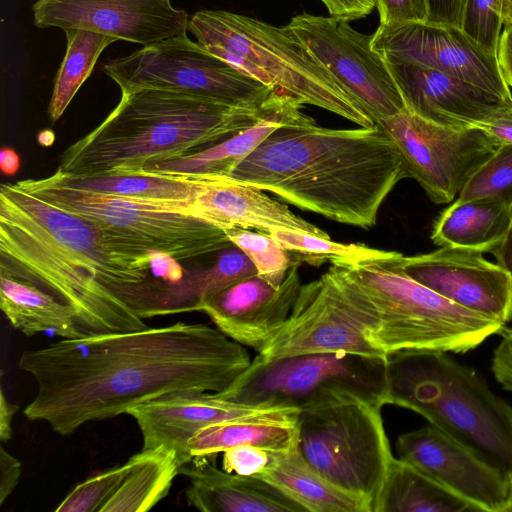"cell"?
Here are the masks:
<instances>
[{
    "label": "cell",
    "instance_id": "obj_1",
    "mask_svg": "<svg viewBox=\"0 0 512 512\" xmlns=\"http://www.w3.org/2000/svg\"><path fill=\"white\" fill-rule=\"evenodd\" d=\"M250 363L245 346L202 323L62 339L21 354L37 386L23 414L68 436L164 395L222 392Z\"/></svg>",
    "mask_w": 512,
    "mask_h": 512
},
{
    "label": "cell",
    "instance_id": "obj_2",
    "mask_svg": "<svg viewBox=\"0 0 512 512\" xmlns=\"http://www.w3.org/2000/svg\"><path fill=\"white\" fill-rule=\"evenodd\" d=\"M150 264L116 250L90 220L23 185L0 189V273L36 285L75 312L85 335L147 327L118 293L146 282Z\"/></svg>",
    "mask_w": 512,
    "mask_h": 512
},
{
    "label": "cell",
    "instance_id": "obj_3",
    "mask_svg": "<svg viewBox=\"0 0 512 512\" xmlns=\"http://www.w3.org/2000/svg\"><path fill=\"white\" fill-rule=\"evenodd\" d=\"M298 208L369 229L382 203L407 173L377 125L333 129L305 115L268 135L228 176Z\"/></svg>",
    "mask_w": 512,
    "mask_h": 512
},
{
    "label": "cell",
    "instance_id": "obj_4",
    "mask_svg": "<svg viewBox=\"0 0 512 512\" xmlns=\"http://www.w3.org/2000/svg\"><path fill=\"white\" fill-rule=\"evenodd\" d=\"M288 99L276 95L259 109H245L171 90L124 91L108 116L63 153L57 170L73 177L140 174L251 127Z\"/></svg>",
    "mask_w": 512,
    "mask_h": 512
},
{
    "label": "cell",
    "instance_id": "obj_5",
    "mask_svg": "<svg viewBox=\"0 0 512 512\" xmlns=\"http://www.w3.org/2000/svg\"><path fill=\"white\" fill-rule=\"evenodd\" d=\"M403 254L336 261L332 269L371 341L386 356L410 350L465 353L504 323L463 308L411 278Z\"/></svg>",
    "mask_w": 512,
    "mask_h": 512
},
{
    "label": "cell",
    "instance_id": "obj_6",
    "mask_svg": "<svg viewBox=\"0 0 512 512\" xmlns=\"http://www.w3.org/2000/svg\"><path fill=\"white\" fill-rule=\"evenodd\" d=\"M387 404L412 410L512 479V407L447 352L388 355Z\"/></svg>",
    "mask_w": 512,
    "mask_h": 512
},
{
    "label": "cell",
    "instance_id": "obj_7",
    "mask_svg": "<svg viewBox=\"0 0 512 512\" xmlns=\"http://www.w3.org/2000/svg\"><path fill=\"white\" fill-rule=\"evenodd\" d=\"M188 31L206 50L275 93L360 127L376 125L286 26L224 10H200L189 18Z\"/></svg>",
    "mask_w": 512,
    "mask_h": 512
},
{
    "label": "cell",
    "instance_id": "obj_8",
    "mask_svg": "<svg viewBox=\"0 0 512 512\" xmlns=\"http://www.w3.org/2000/svg\"><path fill=\"white\" fill-rule=\"evenodd\" d=\"M21 182L46 201L93 222L122 254L149 264L155 252L180 261L233 245L225 230L197 217L188 201L91 192L60 184L51 176Z\"/></svg>",
    "mask_w": 512,
    "mask_h": 512
},
{
    "label": "cell",
    "instance_id": "obj_9",
    "mask_svg": "<svg viewBox=\"0 0 512 512\" xmlns=\"http://www.w3.org/2000/svg\"><path fill=\"white\" fill-rule=\"evenodd\" d=\"M382 407L357 396L334 397L300 410L299 451L326 480L377 512L394 458Z\"/></svg>",
    "mask_w": 512,
    "mask_h": 512
},
{
    "label": "cell",
    "instance_id": "obj_10",
    "mask_svg": "<svg viewBox=\"0 0 512 512\" xmlns=\"http://www.w3.org/2000/svg\"><path fill=\"white\" fill-rule=\"evenodd\" d=\"M218 394L250 405L300 410L343 396H357L383 407L388 399V359L346 352L276 360L256 356L238 379Z\"/></svg>",
    "mask_w": 512,
    "mask_h": 512
},
{
    "label": "cell",
    "instance_id": "obj_11",
    "mask_svg": "<svg viewBox=\"0 0 512 512\" xmlns=\"http://www.w3.org/2000/svg\"><path fill=\"white\" fill-rule=\"evenodd\" d=\"M103 71L122 92L171 90L235 108L259 109L280 95L186 34L109 61Z\"/></svg>",
    "mask_w": 512,
    "mask_h": 512
},
{
    "label": "cell",
    "instance_id": "obj_12",
    "mask_svg": "<svg viewBox=\"0 0 512 512\" xmlns=\"http://www.w3.org/2000/svg\"><path fill=\"white\" fill-rule=\"evenodd\" d=\"M397 147L407 173L435 204L455 200L475 172L500 146L477 127L436 124L407 109L376 123Z\"/></svg>",
    "mask_w": 512,
    "mask_h": 512
},
{
    "label": "cell",
    "instance_id": "obj_13",
    "mask_svg": "<svg viewBox=\"0 0 512 512\" xmlns=\"http://www.w3.org/2000/svg\"><path fill=\"white\" fill-rule=\"evenodd\" d=\"M286 27L375 124L406 110L385 59L372 46L373 34L308 13L292 17Z\"/></svg>",
    "mask_w": 512,
    "mask_h": 512
},
{
    "label": "cell",
    "instance_id": "obj_14",
    "mask_svg": "<svg viewBox=\"0 0 512 512\" xmlns=\"http://www.w3.org/2000/svg\"><path fill=\"white\" fill-rule=\"evenodd\" d=\"M334 352L388 357L369 338L330 267L301 286L287 320L257 357L276 360Z\"/></svg>",
    "mask_w": 512,
    "mask_h": 512
},
{
    "label": "cell",
    "instance_id": "obj_15",
    "mask_svg": "<svg viewBox=\"0 0 512 512\" xmlns=\"http://www.w3.org/2000/svg\"><path fill=\"white\" fill-rule=\"evenodd\" d=\"M372 46L384 59L439 70L512 104V91L502 76L497 55L460 27L431 22L379 25Z\"/></svg>",
    "mask_w": 512,
    "mask_h": 512
},
{
    "label": "cell",
    "instance_id": "obj_16",
    "mask_svg": "<svg viewBox=\"0 0 512 512\" xmlns=\"http://www.w3.org/2000/svg\"><path fill=\"white\" fill-rule=\"evenodd\" d=\"M38 28L83 29L142 45L186 34L189 15L170 0H37Z\"/></svg>",
    "mask_w": 512,
    "mask_h": 512
},
{
    "label": "cell",
    "instance_id": "obj_17",
    "mask_svg": "<svg viewBox=\"0 0 512 512\" xmlns=\"http://www.w3.org/2000/svg\"><path fill=\"white\" fill-rule=\"evenodd\" d=\"M398 458L479 511L508 512L512 479L469 448L430 425L399 435Z\"/></svg>",
    "mask_w": 512,
    "mask_h": 512
},
{
    "label": "cell",
    "instance_id": "obj_18",
    "mask_svg": "<svg viewBox=\"0 0 512 512\" xmlns=\"http://www.w3.org/2000/svg\"><path fill=\"white\" fill-rule=\"evenodd\" d=\"M402 264L411 278L463 308L504 324L512 318V279L480 251L442 246L403 256Z\"/></svg>",
    "mask_w": 512,
    "mask_h": 512
},
{
    "label": "cell",
    "instance_id": "obj_19",
    "mask_svg": "<svg viewBox=\"0 0 512 512\" xmlns=\"http://www.w3.org/2000/svg\"><path fill=\"white\" fill-rule=\"evenodd\" d=\"M299 265L296 259L279 287L255 274L205 302L200 311L229 338L259 353L291 313L302 286Z\"/></svg>",
    "mask_w": 512,
    "mask_h": 512
},
{
    "label": "cell",
    "instance_id": "obj_20",
    "mask_svg": "<svg viewBox=\"0 0 512 512\" xmlns=\"http://www.w3.org/2000/svg\"><path fill=\"white\" fill-rule=\"evenodd\" d=\"M385 61L406 109L436 124L473 127L512 105L439 70L405 61Z\"/></svg>",
    "mask_w": 512,
    "mask_h": 512
},
{
    "label": "cell",
    "instance_id": "obj_21",
    "mask_svg": "<svg viewBox=\"0 0 512 512\" xmlns=\"http://www.w3.org/2000/svg\"><path fill=\"white\" fill-rule=\"evenodd\" d=\"M264 406L236 402L218 393L181 392L141 403L126 414L138 424L142 449L166 445L176 451L182 466L193 459L188 442L200 429Z\"/></svg>",
    "mask_w": 512,
    "mask_h": 512
},
{
    "label": "cell",
    "instance_id": "obj_22",
    "mask_svg": "<svg viewBox=\"0 0 512 512\" xmlns=\"http://www.w3.org/2000/svg\"><path fill=\"white\" fill-rule=\"evenodd\" d=\"M201 177L191 202L193 210L197 217L223 230L244 228L269 234L272 230L289 229L330 238L265 191L222 177Z\"/></svg>",
    "mask_w": 512,
    "mask_h": 512
},
{
    "label": "cell",
    "instance_id": "obj_23",
    "mask_svg": "<svg viewBox=\"0 0 512 512\" xmlns=\"http://www.w3.org/2000/svg\"><path fill=\"white\" fill-rule=\"evenodd\" d=\"M213 458L194 457L179 474L188 478L186 501L203 512H305L266 481L218 469Z\"/></svg>",
    "mask_w": 512,
    "mask_h": 512
},
{
    "label": "cell",
    "instance_id": "obj_24",
    "mask_svg": "<svg viewBox=\"0 0 512 512\" xmlns=\"http://www.w3.org/2000/svg\"><path fill=\"white\" fill-rule=\"evenodd\" d=\"M300 409L290 406H264L227 419L196 432L188 442L192 458H213L227 449L253 445L271 451L299 449Z\"/></svg>",
    "mask_w": 512,
    "mask_h": 512
},
{
    "label": "cell",
    "instance_id": "obj_25",
    "mask_svg": "<svg viewBox=\"0 0 512 512\" xmlns=\"http://www.w3.org/2000/svg\"><path fill=\"white\" fill-rule=\"evenodd\" d=\"M301 107L302 104L290 98L251 127L187 157L158 163L140 174L228 176L273 131L303 118Z\"/></svg>",
    "mask_w": 512,
    "mask_h": 512
},
{
    "label": "cell",
    "instance_id": "obj_26",
    "mask_svg": "<svg viewBox=\"0 0 512 512\" xmlns=\"http://www.w3.org/2000/svg\"><path fill=\"white\" fill-rule=\"evenodd\" d=\"M511 208L490 198L456 199L436 219L431 240L440 247L491 252L507 230Z\"/></svg>",
    "mask_w": 512,
    "mask_h": 512
},
{
    "label": "cell",
    "instance_id": "obj_27",
    "mask_svg": "<svg viewBox=\"0 0 512 512\" xmlns=\"http://www.w3.org/2000/svg\"><path fill=\"white\" fill-rule=\"evenodd\" d=\"M0 307L26 336L51 332L63 339L84 336L74 310L34 284L0 273Z\"/></svg>",
    "mask_w": 512,
    "mask_h": 512
},
{
    "label": "cell",
    "instance_id": "obj_28",
    "mask_svg": "<svg viewBox=\"0 0 512 512\" xmlns=\"http://www.w3.org/2000/svg\"><path fill=\"white\" fill-rule=\"evenodd\" d=\"M257 478L279 489L305 512H369L363 501L321 476L299 449L275 452L271 465Z\"/></svg>",
    "mask_w": 512,
    "mask_h": 512
},
{
    "label": "cell",
    "instance_id": "obj_29",
    "mask_svg": "<svg viewBox=\"0 0 512 512\" xmlns=\"http://www.w3.org/2000/svg\"><path fill=\"white\" fill-rule=\"evenodd\" d=\"M120 486L100 512H144L164 499L181 467L176 451L166 445L142 449L128 459Z\"/></svg>",
    "mask_w": 512,
    "mask_h": 512
},
{
    "label": "cell",
    "instance_id": "obj_30",
    "mask_svg": "<svg viewBox=\"0 0 512 512\" xmlns=\"http://www.w3.org/2000/svg\"><path fill=\"white\" fill-rule=\"evenodd\" d=\"M465 511L479 510L409 463L392 459L377 512Z\"/></svg>",
    "mask_w": 512,
    "mask_h": 512
},
{
    "label": "cell",
    "instance_id": "obj_31",
    "mask_svg": "<svg viewBox=\"0 0 512 512\" xmlns=\"http://www.w3.org/2000/svg\"><path fill=\"white\" fill-rule=\"evenodd\" d=\"M60 184L91 192L128 198L192 202L201 176L186 174H110L73 177L56 170Z\"/></svg>",
    "mask_w": 512,
    "mask_h": 512
},
{
    "label": "cell",
    "instance_id": "obj_32",
    "mask_svg": "<svg viewBox=\"0 0 512 512\" xmlns=\"http://www.w3.org/2000/svg\"><path fill=\"white\" fill-rule=\"evenodd\" d=\"M67 49L56 74L48 114L56 122L64 113L75 94L90 76L102 51L115 38L83 29L64 30Z\"/></svg>",
    "mask_w": 512,
    "mask_h": 512
},
{
    "label": "cell",
    "instance_id": "obj_33",
    "mask_svg": "<svg viewBox=\"0 0 512 512\" xmlns=\"http://www.w3.org/2000/svg\"><path fill=\"white\" fill-rule=\"evenodd\" d=\"M284 249L314 265L330 261H352L379 255L383 250L370 248L364 244H344L331 238L316 236L307 232L277 229L269 232Z\"/></svg>",
    "mask_w": 512,
    "mask_h": 512
},
{
    "label": "cell",
    "instance_id": "obj_34",
    "mask_svg": "<svg viewBox=\"0 0 512 512\" xmlns=\"http://www.w3.org/2000/svg\"><path fill=\"white\" fill-rule=\"evenodd\" d=\"M230 242L249 258L257 274L275 287L281 286L294 260L271 235L257 230H225Z\"/></svg>",
    "mask_w": 512,
    "mask_h": 512
},
{
    "label": "cell",
    "instance_id": "obj_35",
    "mask_svg": "<svg viewBox=\"0 0 512 512\" xmlns=\"http://www.w3.org/2000/svg\"><path fill=\"white\" fill-rule=\"evenodd\" d=\"M490 198L512 206V145H500L469 177L457 200Z\"/></svg>",
    "mask_w": 512,
    "mask_h": 512
},
{
    "label": "cell",
    "instance_id": "obj_36",
    "mask_svg": "<svg viewBox=\"0 0 512 512\" xmlns=\"http://www.w3.org/2000/svg\"><path fill=\"white\" fill-rule=\"evenodd\" d=\"M129 468L128 460L77 484L55 512H100L113 496Z\"/></svg>",
    "mask_w": 512,
    "mask_h": 512
},
{
    "label": "cell",
    "instance_id": "obj_37",
    "mask_svg": "<svg viewBox=\"0 0 512 512\" xmlns=\"http://www.w3.org/2000/svg\"><path fill=\"white\" fill-rule=\"evenodd\" d=\"M502 6L503 0H466L464 8L461 28L493 54L497 53L504 26Z\"/></svg>",
    "mask_w": 512,
    "mask_h": 512
},
{
    "label": "cell",
    "instance_id": "obj_38",
    "mask_svg": "<svg viewBox=\"0 0 512 512\" xmlns=\"http://www.w3.org/2000/svg\"><path fill=\"white\" fill-rule=\"evenodd\" d=\"M262 447L242 445L223 452V470L243 476L257 477L272 463L274 453Z\"/></svg>",
    "mask_w": 512,
    "mask_h": 512
},
{
    "label": "cell",
    "instance_id": "obj_39",
    "mask_svg": "<svg viewBox=\"0 0 512 512\" xmlns=\"http://www.w3.org/2000/svg\"><path fill=\"white\" fill-rule=\"evenodd\" d=\"M379 25L427 22L428 0H375Z\"/></svg>",
    "mask_w": 512,
    "mask_h": 512
},
{
    "label": "cell",
    "instance_id": "obj_40",
    "mask_svg": "<svg viewBox=\"0 0 512 512\" xmlns=\"http://www.w3.org/2000/svg\"><path fill=\"white\" fill-rule=\"evenodd\" d=\"M501 334L492 359V371L503 388L512 391V329L504 328Z\"/></svg>",
    "mask_w": 512,
    "mask_h": 512
},
{
    "label": "cell",
    "instance_id": "obj_41",
    "mask_svg": "<svg viewBox=\"0 0 512 512\" xmlns=\"http://www.w3.org/2000/svg\"><path fill=\"white\" fill-rule=\"evenodd\" d=\"M329 15L335 19L350 22L369 15L376 7L375 0H320Z\"/></svg>",
    "mask_w": 512,
    "mask_h": 512
},
{
    "label": "cell",
    "instance_id": "obj_42",
    "mask_svg": "<svg viewBox=\"0 0 512 512\" xmlns=\"http://www.w3.org/2000/svg\"><path fill=\"white\" fill-rule=\"evenodd\" d=\"M473 127L483 130L499 145H512V105L504 107Z\"/></svg>",
    "mask_w": 512,
    "mask_h": 512
},
{
    "label": "cell",
    "instance_id": "obj_43",
    "mask_svg": "<svg viewBox=\"0 0 512 512\" xmlns=\"http://www.w3.org/2000/svg\"><path fill=\"white\" fill-rule=\"evenodd\" d=\"M466 0H428L427 22L462 26Z\"/></svg>",
    "mask_w": 512,
    "mask_h": 512
},
{
    "label": "cell",
    "instance_id": "obj_44",
    "mask_svg": "<svg viewBox=\"0 0 512 512\" xmlns=\"http://www.w3.org/2000/svg\"><path fill=\"white\" fill-rule=\"evenodd\" d=\"M21 462L0 447V505L11 495L19 483Z\"/></svg>",
    "mask_w": 512,
    "mask_h": 512
},
{
    "label": "cell",
    "instance_id": "obj_45",
    "mask_svg": "<svg viewBox=\"0 0 512 512\" xmlns=\"http://www.w3.org/2000/svg\"><path fill=\"white\" fill-rule=\"evenodd\" d=\"M150 269L154 276L160 277L168 283L178 282L184 277V271L178 260L163 252L151 254Z\"/></svg>",
    "mask_w": 512,
    "mask_h": 512
},
{
    "label": "cell",
    "instance_id": "obj_46",
    "mask_svg": "<svg viewBox=\"0 0 512 512\" xmlns=\"http://www.w3.org/2000/svg\"><path fill=\"white\" fill-rule=\"evenodd\" d=\"M496 54L502 76L512 91V24L503 26Z\"/></svg>",
    "mask_w": 512,
    "mask_h": 512
},
{
    "label": "cell",
    "instance_id": "obj_47",
    "mask_svg": "<svg viewBox=\"0 0 512 512\" xmlns=\"http://www.w3.org/2000/svg\"><path fill=\"white\" fill-rule=\"evenodd\" d=\"M490 253L512 279V208L507 230L500 243Z\"/></svg>",
    "mask_w": 512,
    "mask_h": 512
},
{
    "label": "cell",
    "instance_id": "obj_48",
    "mask_svg": "<svg viewBox=\"0 0 512 512\" xmlns=\"http://www.w3.org/2000/svg\"><path fill=\"white\" fill-rule=\"evenodd\" d=\"M19 407L9 402L3 388L0 391V440L7 442L12 438V420Z\"/></svg>",
    "mask_w": 512,
    "mask_h": 512
},
{
    "label": "cell",
    "instance_id": "obj_49",
    "mask_svg": "<svg viewBox=\"0 0 512 512\" xmlns=\"http://www.w3.org/2000/svg\"><path fill=\"white\" fill-rule=\"evenodd\" d=\"M20 167V159L18 154L11 148H2L0 152V168L1 171L8 176L17 173Z\"/></svg>",
    "mask_w": 512,
    "mask_h": 512
},
{
    "label": "cell",
    "instance_id": "obj_50",
    "mask_svg": "<svg viewBox=\"0 0 512 512\" xmlns=\"http://www.w3.org/2000/svg\"><path fill=\"white\" fill-rule=\"evenodd\" d=\"M37 139L41 145L50 146L55 140V134L52 130L45 129L39 132Z\"/></svg>",
    "mask_w": 512,
    "mask_h": 512
},
{
    "label": "cell",
    "instance_id": "obj_51",
    "mask_svg": "<svg viewBox=\"0 0 512 512\" xmlns=\"http://www.w3.org/2000/svg\"><path fill=\"white\" fill-rule=\"evenodd\" d=\"M502 20L503 25L512 24V0H503Z\"/></svg>",
    "mask_w": 512,
    "mask_h": 512
},
{
    "label": "cell",
    "instance_id": "obj_52",
    "mask_svg": "<svg viewBox=\"0 0 512 512\" xmlns=\"http://www.w3.org/2000/svg\"><path fill=\"white\" fill-rule=\"evenodd\" d=\"M508 512H512V501H511V504L509 506Z\"/></svg>",
    "mask_w": 512,
    "mask_h": 512
}]
</instances>
